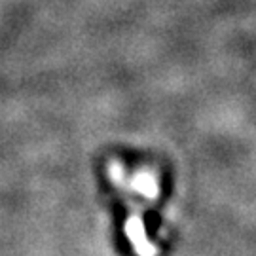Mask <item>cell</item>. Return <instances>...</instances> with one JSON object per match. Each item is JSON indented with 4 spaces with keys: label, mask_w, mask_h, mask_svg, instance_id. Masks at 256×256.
Instances as JSON below:
<instances>
[{
    "label": "cell",
    "mask_w": 256,
    "mask_h": 256,
    "mask_svg": "<svg viewBox=\"0 0 256 256\" xmlns=\"http://www.w3.org/2000/svg\"><path fill=\"white\" fill-rule=\"evenodd\" d=\"M126 234H128L129 241L133 243L135 252L138 256H156L158 254V248L146 239L144 234V226H142V220L138 214H131L129 220L126 222Z\"/></svg>",
    "instance_id": "obj_1"
},
{
    "label": "cell",
    "mask_w": 256,
    "mask_h": 256,
    "mask_svg": "<svg viewBox=\"0 0 256 256\" xmlns=\"http://www.w3.org/2000/svg\"><path fill=\"white\" fill-rule=\"evenodd\" d=\"M108 171H110V178L114 180V182H126V171H124V167L118 164V162H112L108 165Z\"/></svg>",
    "instance_id": "obj_3"
},
{
    "label": "cell",
    "mask_w": 256,
    "mask_h": 256,
    "mask_svg": "<svg viewBox=\"0 0 256 256\" xmlns=\"http://www.w3.org/2000/svg\"><path fill=\"white\" fill-rule=\"evenodd\" d=\"M131 184H133V190H137L138 194H142L144 198H150L154 200L158 196V180H156V174L142 169L138 171L133 178H131Z\"/></svg>",
    "instance_id": "obj_2"
}]
</instances>
